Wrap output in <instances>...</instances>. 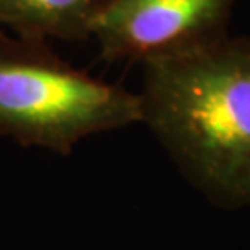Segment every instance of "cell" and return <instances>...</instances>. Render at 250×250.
Masks as SVG:
<instances>
[{
	"label": "cell",
	"instance_id": "cell-3",
	"mask_svg": "<svg viewBox=\"0 0 250 250\" xmlns=\"http://www.w3.org/2000/svg\"><path fill=\"white\" fill-rule=\"evenodd\" d=\"M235 0H100L89 24L106 60L148 62L226 36Z\"/></svg>",
	"mask_w": 250,
	"mask_h": 250
},
{
	"label": "cell",
	"instance_id": "cell-2",
	"mask_svg": "<svg viewBox=\"0 0 250 250\" xmlns=\"http://www.w3.org/2000/svg\"><path fill=\"white\" fill-rule=\"evenodd\" d=\"M137 123L139 93L76 71L41 41L0 32V135L69 156L87 135Z\"/></svg>",
	"mask_w": 250,
	"mask_h": 250
},
{
	"label": "cell",
	"instance_id": "cell-4",
	"mask_svg": "<svg viewBox=\"0 0 250 250\" xmlns=\"http://www.w3.org/2000/svg\"><path fill=\"white\" fill-rule=\"evenodd\" d=\"M100 0H0V26L13 28L28 41L58 37L80 41Z\"/></svg>",
	"mask_w": 250,
	"mask_h": 250
},
{
	"label": "cell",
	"instance_id": "cell-1",
	"mask_svg": "<svg viewBox=\"0 0 250 250\" xmlns=\"http://www.w3.org/2000/svg\"><path fill=\"white\" fill-rule=\"evenodd\" d=\"M143 123L219 206H250V37L143 63Z\"/></svg>",
	"mask_w": 250,
	"mask_h": 250
}]
</instances>
